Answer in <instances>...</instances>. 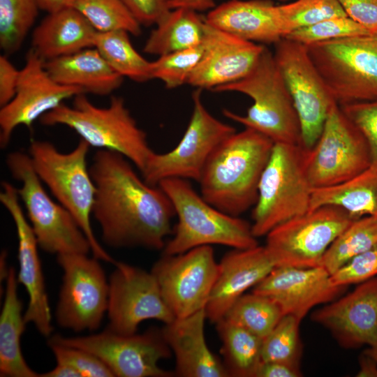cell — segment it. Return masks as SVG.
Returning a JSON list of instances; mask_svg holds the SVG:
<instances>
[{
	"instance_id": "cell-1",
	"label": "cell",
	"mask_w": 377,
	"mask_h": 377,
	"mask_svg": "<svg viewBox=\"0 0 377 377\" xmlns=\"http://www.w3.org/2000/svg\"><path fill=\"white\" fill-rule=\"evenodd\" d=\"M134 166L119 153L96 151L89 166L96 186L92 216L110 247L163 250L174 207L163 190L147 184Z\"/></svg>"
},
{
	"instance_id": "cell-2",
	"label": "cell",
	"mask_w": 377,
	"mask_h": 377,
	"mask_svg": "<svg viewBox=\"0 0 377 377\" xmlns=\"http://www.w3.org/2000/svg\"><path fill=\"white\" fill-rule=\"evenodd\" d=\"M274 145L269 138L249 128L226 138L209 157L198 182L202 198L234 216L253 207Z\"/></svg>"
},
{
	"instance_id": "cell-3",
	"label": "cell",
	"mask_w": 377,
	"mask_h": 377,
	"mask_svg": "<svg viewBox=\"0 0 377 377\" xmlns=\"http://www.w3.org/2000/svg\"><path fill=\"white\" fill-rule=\"evenodd\" d=\"M45 126H66L90 147L110 150L127 158L141 172L154 151L145 132L137 124L123 98L112 96L105 108L96 106L80 94L72 106L61 104L39 119Z\"/></svg>"
},
{
	"instance_id": "cell-4",
	"label": "cell",
	"mask_w": 377,
	"mask_h": 377,
	"mask_svg": "<svg viewBox=\"0 0 377 377\" xmlns=\"http://www.w3.org/2000/svg\"><path fill=\"white\" fill-rule=\"evenodd\" d=\"M170 198L178 222L163 253L177 255L212 244L244 249L258 246L251 224L216 209L193 188L188 179L168 178L158 185Z\"/></svg>"
},
{
	"instance_id": "cell-5",
	"label": "cell",
	"mask_w": 377,
	"mask_h": 377,
	"mask_svg": "<svg viewBox=\"0 0 377 377\" xmlns=\"http://www.w3.org/2000/svg\"><path fill=\"white\" fill-rule=\"evenodd\" d=\"M212 91L239 92L253 100L245 115L224 109L227 118L263 134L274 143L301 145L297 112L274 54L266 47L246 76Z\"/></svg>"
},
{
	"instance_id": "cell-6",
	"label": "cell",
	"mask_w": 377,
	"mask_h": 377,
	"mask_svg": "<svg viewBox=\"0 0 377 377\" xmlns=\"http://www.w3.org/2000/svg\"><path fill=\"white\" fill-rule=\"evenodd\" d=\"M89 148L84 140L80 139L72 151L63 153L50 142L34 140L29 155L40 181L72 214L84 232L93 256L114 264L116 260L98 242L91 225L96 186L87 162Z\"/></svg>"
},
{
	"instance_id": "cell-7",
	"label": "cell",
	"mask_w": 377,
	"mask_h": 377,
	"mask_svg": "<svg viewBox=\"0 0 377 377\" xmlns=\"http://www.w3.org/2000/svg\"><path fill=\"white\" fill-rule=\"evenodd\" d=\"M312 186L303 164L301 145L274 143L261 175L251 224L256 237L310 210Z\"/></svg>"
},
{
	"instance_id": "cell-8",
	"label": "cell",
	"mask_w": 377,
	"mask_h": 377,
	"mask_svg": "<svg viewBox=\"0 0 377 377\" xmlns=\"http://www.w3.org/2000/svg\"><path fill=\"white\" fill-rule=\"evenodd\" d=\"M304 45L339 105L377 101V33Z\"/></svg>"
},
{
	"instance_id": "cell-9",
	"label": "cell",
	"mask_w": 377,
	"mask_h": 377,
	"mask_svg": "<svg viewBox=\"0 0 377 377\" xmlns=\"http://www.w3.org/2000/svg\"><path fill=\"white\" fill-rule=\"evenodd\" d=\"M6 163L14 179L21 182L20 199L39 247L49 253H86L90 243L72 214L47 193L29 154L13 151Z\"/></svg>"
},
{
	"instance_id": "cell-10",
	"label": "cell",
	"mask_w": 377,
	"mask_h": 377,
	"mask_svg": "<svg viewBox=\"0 0 377 377\" xmlns=\"http://www.w3.org/2000/svg\"><path fill=\"white\" fill-rule=\"evenodd\" d=\"M303 164L313 188L341 184L370 167L364 136L338 103L331 107L314 145L303 148Z\"/></svg>"
},
{
	"instance_id": "cell-11",
	"label": "cell",
	"mask_w": 377,
	"mask_h": 377,
	"mask_svg": "<svg viewBox=\"0 0 377 377\" xmlns=\"http://www.w3.org/2000/svg\"><path fill=\"white\" fill-rule=\"evenodd\" d=\"M355 219L337 206H320L274 228L265 235L264 247L274 267H318L330 246Z\"/></svg>"
},
{
	"instance_id": "cell-12",
	"label": "cell",
	"mask_w": 377,
	"mask_h": 377,
	"mask_svg": "<svg viewBox=\"0 0 377 377\" xmlns=\"http://www.w3.org/2000/svg\"><path fill=\"white\" fill-rule=\"evenodd\" d=\"M202 90L197 89L193 93L191 117L177 145L163 154L154 151L149 158L141 172L147 184L158 186L168 178L198 182L214 150L236 132L233 126L216 119L207 110L201 98Z\"/></svg>"
},
{
	"instance_id": "cell-13",
	"label": "cell",
	"mask_w": 377,
	"mask_h": 377,
	"mask_svg": "<svg viewBox=\"0 0 377 377\" xmlns=\"http://www.w3.org/2000/svg\"><path fill=\"white\" fill-rule=\"evenodd\" d=\"M48 341L76 347L98 357L119 377H170L175 373L158 366L169 358L171 350L162 329H148L142 334H121L108 329L88 336L52 335Z\"/></svg>"
},
{
	"instance_id": "cell-14",
	"label": "cell",
	"mask_w": 377,
	"mask_h": 377,
	"mask_svg": "<svg viewBox=\"0 0 377 377\" xmlns=\"http://www.w3.org/2000/svg\"><path fill=\"white\" fill-rule=\"evenodd\" d=\"M63 271L56 309L61 327L74 332L98 329L108 310L109 282L98 259L86 253L57 255Z\"/></svg>"
},
{
	"instance_id": "cell-15",
	"label": "cell",
	"mask_w": 377,
	"mask_h": 377,
	"mask_svg": "<svg viewBox=\"0 0 377 377\" xmlns=\"http://www.w3.org/2000/svg\"><path fill=\"white\" fill-rule=\"evenodd\" d=\"M274 45L276 64L300 119L301 146L307 149L318 139L328 112L337 102L304 45L286 38Z\"/></svg>"
},
{
	"instance_id": "cell-16",
	"label": "cell",
	"mask_w": 377,
	"mask_h": 377,
	"mask_svg": "<svg viewBox=\"0 0 377 377\" xmlns=\"http://www.w3.org/2000/svg\"><path fill=\"white\" fill-rule=\"evenodd\" d=\"M162 296L176 318L205 309L219 273L211 246L177 255L163 254L151 271Z\"/></svg>"
},
{
	"instance_id": "cell-17",
	"label": "cell",
	"mask_w": 377,
	"mask_h": 377,
	"mask_svg": "<svg viewBox=\"0 0 377 377\" xmlns=\"http://www.w3.org/2000/svg\"><path fill=\"white\" fill-rule=\"evenodd\" d=\"M110 276L107 329L121 334L136 333L146 320L165 325L176 318L165 303L151 272L116 261Z\"/></svg>"
},
{
	"instance_id": "cell-18",
	"label": "cell",
	"mask_w": 377,
	"mask_h": 377,
	"mask_svg": "<svg viewBox=\"0 0 377 377\" xmlns=\"http://www.w3.org/2000/svg\"><path fill=\"white\" fill-rule=\"evenodd\" d=\"M80 94H84L80 88L57 82L46 71L45 61L31 48L20 70L15 95L1 107V147L4 148L8 145L18 126L31 128L36 120Z\"/></svg>"
},
{
	"instance_id": "cell-19",
	"label": "cell",
	"mask_w": 377,
	"mask_h": 377,
	"mask_svg": "<svg viewBox=\"0 0 377 377\" xmlns=\"http://www.w3.org/2000/svg\"><path fill=\"white\" fill-rule=\"evenodd\" d=\"M0 202L11 216L18 241V283L26 289L29 302L24 314L27 324H33L44 337L53 330L52 315L39 258L38 244L20 203L17 188L7 182L1 184Z\"/></svg>"
},
{
	"instance_id": "cell-20",
	"label": "cell",
	"mask_w": 377,
	"mask_h": 377,
	"mask_svg": "<svg viewBox=\"0 0 377 377\" xmlns=\"http://www.w3.org/2000/svg\"><path fill=\"white\" fill-rule=\"evenodd\" d=\"M201 46V57L188 84L212 91L246 76L265 47L207 22Z\"/></svg>"
},
{
	"instance_id": "cell-21",
	"label": "cell",
	"mask_w": 377,
	"mask_h": 377,
	"mask_svg": "<svg viewBox=\"0 0 377 377\" xmlns=\"http://www.w3.org/2000/svg\"><path fill=\"white\" fill-rule=\"evenodd\" d=\"M311 318L329 330L343 348L377 343V276L325 304L313 311Z\"/></svg>"
},
{
	"instance_id": "cell-22",
	"label": "cell",
	"mask_w": 377,
	"mask_h": 377,
	"mask_svg": "<svg viewBox=\"0 0 377 377\" xmlns=\"http://www.w3.org/2000/svg\"><path fill=\"white\" fill-rule=\"evenodd\" d=\"M330 276L322 266L275 267L252 292L272 299L284 316L302 320L313 307L336 300L346 289L334 285Z\"/></svg>"
},
{
	"instance_id": "cell-23",
	"label": "cell",
	"mask_w": 377,
	"mask_h": 377,
	"mask_svg": "<svg viewBox=\"0 0 377 377\" xmlns=\"http://www.w3.org/2000/svg\"><path fill=\"white\" fill-rule=\"evenodd\" d=\"M264 246L234 250L219 263V273L209 297L207 318L216 323L224 318L244 293L260 283L274 268Z\"/></svg>"
},
{
	"instance_id": "cell-24",
	"label": "cell",
	"mask_w": 377,
	"mask_h": 377,
	"mask_svg": "<svg viewBox=\"0 0 377 377\" xmlns=\"http://www.w3.org/2000/svg\"><path fill=\"white\" fill-rule=\"evenodd\" d=\"M205 309L175 318L162 328L175 357V372L182 377H226L223 363L209 349L205 337Z\"/></svg>"
},
{
	"instance_id": "cell-25",
	"label": "cell",
	"mask_w": 377,
	"mask_h": 377,
	"mask_svg": "<svg viewBox=\"0 0 377 377\" xmlns=\"http://www.w3.org/2000/svg\"><path fill=\"white\" fill-rule=\"evenodd\" d=\"M205 19L212 27L254 43L275 44L283 38L276 6L270 0H230L213 8Z\"/></svg>"
},
{
	"instance_id": "cell-26",
	"label": "cell",
	"mask_w": 377,
	"mask_h": 377,
	"mask_svg": "<svg viewBox=\"0 0 377 377\" xmlns=\"http://www.w3.org/2000/svg\"><path fill=\"white\" fill-rule=\"evenodd\" d=\"M97 31L73 7L48 13L34 29L31 49L47 61L94 47Z\"/></svg>"
},
{
	"instance_id": "cell-27",
	"label": "cell",
	"mask_w": 377,
	"mask_h": 377,
	"mask_svg": "<svg viewBox=\"0 0 377 377\" xmlns=\"http://www.w3.org/2000/svg\"><path fill=\"white\" fill-rule=\"evenodd\" d=\"M45 68L57 82L80 88L84 94L109 95L124 80L94 47L45 61Z\"/></svg>"
},
{
	"instance_id": "cell-28",
	"label": "cell",
	"mask_w": 377,
	"mask_h": 377,
	"mask_svg": "<svg viewBox=\"0 0 377 377\" xmlns=\"http://www.w3.org/2000/svg\"><path fill=\"white\" fill-rule=\"evenodd\" d=\"M17 285L15 269L10 267L0 316V376L38 377L39 374L30 368L22 353L21 337L27 323Z\"/></svg>"
},
{
	"instance_id": "cell-29",
	"label": "cell",
	"mask_w": 377,
	"mask_h": 377,
	"mask_svg": "<svg viewBox=\"0 0 377 377\" xmlns=\"http://www.w3.org/2000/svg\"><path fill=\"white\" fill-rule=\"evenodd\" d=\"M205 19L187 7L171 9L156 24L143 47L149 54L161 56L201 44Z\"/></svg>"
},
{
	"instance_id": "cell-30",
	"label": "cell",
	"mask_w": 377,
	"mask_h": 377,
	"mask_svg": "<svg viewBox=\"0 0 377 377\" xmlns=\"http://www.w3.org/2000/svg\"><path fill=\"white\" fill-rule=\"evenodd\" d=\"M323 205L337 206L355 219L377 216V171L369 167L341 184L313 188L310 209Z\"/></svg>"
},
{
	"instance_id": "cell-31",
	"label": "cell",
	"mask_w": 377,
	"mask_h": 377,
	"mask_svg": "<svg viewBox=\"0 0 377 377\" xmlns=\"http://www.w3.org/2000/svg\"><path fill=\"white\" fill-rule=\"evenodd\" d=\"M229 376L255 377L263 362V339L225 318L216 323Z\"/></svg>"
},
{
	"instance_id": "cell-32",
	"label": "cell",
	"mask_w": 377,
	"mask_h": 377,
	"mask_svg": "<svg viewBox=\"0 0 377 377\" xmlns=\"http://www.w3.org/2000/svg\"><path fill=\"white\" fill-rule=\"evenodd\" d=\"M129 33L124 30L97 32L94 47L109 66L123 77L137 82L151 80V61L133 46Z\"/></svg>"
},
{
	"instance_id": "cell-33",
	"label": "cell",
	"mask_w": 377,
	"mask_h": 377,
	"mask_svg": "<svg viewBox=\"0 0 377 377\" xmlns=\"http://www.w3.org/2000/svg\"><path fill=\"white\" fill-rule=\"evenodd\" d=\"M377 245V216L353 221L325 252L321 265L332 274L354 257Z\"/></svg>"
},
{
	"instance_id": "cell-34",
	"label": "cell",
	"mask_w": 377,
	"mask_h": 377,
	"mask_svg": "<svg viewBox=\"0 0 377 377\" xmlns=\"http://www.w3.org/2000/svg\"><path fill=\"white\" fill-rule=\"evenodd\" d=\"M283 316L272 299L252 292L242 295L224 318L264 339Z\"/></svg>"
},
{
	"instance_id": "cell-35",
	"label": "cell",
	"mask_w": 377,
	"mask_h": 377,
	"mask_svg": "<svg viewBox=\"0 0 377 377\" xmlns=\"http://www.w3.org/2000/svg\"><path fill=\"white\" fill-rule=\"evenodd\" d=\"M39 9L36 0H0V47L4 54L21 47Z\"/></svg>"
},
{
	"instance_id": "cell-36",
	"label": "cell",
	"mask_w": 377,
	"mask_h": 377,
	"mask_svg": "<svg viewBox=\"0 0 377 377\" xmlns=\"http://www.w3.org/2000/svg\"><path fill=\"white\" fill-rule=\"evenodd\" d=\"M100 33L124 30L138 36L141 24L121 0H76L73 6Z\"/></svg>"
},
{
	"instance_id": "cell-37",
	"label": "cell",
	"mask_w": 377,
	"mask_h": 377,
	"mask_svg": "<svg viewBox=\"0 0 377 377\" xmlns=\"http://www.w3.org/2000/svg\"><path fill=\"white\" fill-rule=\"evenodd\" d=\"M281 35L336 17L347 16L337 0H297L276 6Z\"/></svg>"
},
{
	"instance_id": "cell-38",
	"label": "cell",
	"mask_w": 377,
	"mask_h": 377,
	"mask_svg": "<svg viewBox=\"0 0 377 377\" xmlns=\"http://www.w3.org/2000/svg\"><path fill=\"white\" fill-rule=\"evenodd\" d=\"M301 321L291 315L281 318L263 339V362L279 361L300 366L302 353L299 330Z\"/></svg>"
},
{
	"instance_id": "cell-39",
	"label": "cell",
	"mask_w": 377,
	"mask_h": 377,
	"mask_svg": "<svg viewBox=\"0 0 377 377\" xmlns=\"http://www.w3.org/2000/svg\"><path fill=\"white\" fill-rule=\"evenodd\" d=\"M202 52L198 46L159 56L151 61V78L160 80L168 89L188 84Z\"/></svg>"
},
{
	"instance_id": "cell-40",
	"label": "cell",
	"mask_w": 377,
	"mask_h": 377,
	"mask_svg": "<svg viewBox=\"0 0 377 377\" xmlns=\"http://www.w3.org/2000/svg\"><path fill=\"white\" fill-rule=\"evenodd\" d=\"M369 33L348 16L329 18L313 25L295 30L285 38L308 45Z\"/></svg>"
},
{
	"instance_id": "cell-41",
	"label": "cell",
	"mask_w": 377,
	"mask_h": 377,
	"mask_svg": "<svg viewBox=\"0 0 377 377\" xmlns=\"http://www.w3.org/2000/svg\"><path fill=\"white\" fill-rule=\"evenodd\" d=\"M57 362L71 366L80 375L87 377L114 376L110 368L96 355L86 350L47 341Z\"/></svg>"
},
{
	"instance_id": "cell-42",
	"label": "cell",
	"mask_w": 377,
	"mask_h": 377,
	"mask_svg": "<svg viewBox=\"0 0 377 377\" xmlns=\"http://www.w3.org/2000/svg\"><path fill=\"white\" fill-rule=\"evenodd\" d=\"M364 136L370 151V168L377 171V101L340 105Z\"/></svg>"
},
{
	"instance_id": "cell-43",
	"label": "cell",
	"mask_w": 377,
	"mask_h": 377,
	"mask_svg": "<svg viewBox=\"0 0 377 377\" xmlns=\"http://www.w3.org/2000/svg\"><path fill=\"white\" fill-rule=\"evenodd\" d=\"M377 276V245L354 257L331 274L335 286L358 284Z\"/></svg>"
},
{
	"instance_id": "cell-44",
	"label": "cell",
	"mask_w": 377,
	"mask_h": 377,
	"mask_svg": "<svg viewBox=\"0 0 377 377\" xmlns=\"http://www.w3.org/2000/svg\"><path fill=\"white\" fill-rule=\"evenodd\" d=\"M141 25L156 24L170 10L171 0H121Z\"/></svg>"
},
{
	"instance_id": "cell-45",
	"label": "cell",
	"mask_w": 377,
	"mask_h": 377,
	"mask_svg": "<svg viewBox=\"0 0 377 377\" xmlns=\"http://www.w3.org/2000/svg\"><path fill=\"white\" fill-rule=\"evenodd\" d=\"M348 17L371 34L377 33V0H337Z\"/></svg>"
},
{
	"instance_id": "cell-46",
	"label": "cell",
	"mask_w": 377,
	"mask_h": 377,
	"mask_svg": "<svg viewBox=\"0 0 377 377\" xmlns=\"http://www.w3.org/2000/svg\"><path fill=\"white\" fill-rule=\"evenodd\" d=\"M20 70L8 59L6 54L0 56V106L8 103L16 93Z\"/></svg>"
},
{
	"instance_id": "cell-47",
	"label": "cell",
	"mask_w": 377,
	"mask_h": 377,
	"mask_svg": "<svg viewBox=\"0 0 377 377\" xmlns=\"http://www.w3.org/2000/svg\"><path fill=\"white\" fill-rule=\"evenodd\" d=\"M300 367L283 362H262L255 377H299Z\"/></svg>"
},
{
	"instance_id": "cell-48",
	"label": "cell",
	"mask_w": 377,
	"mask_h": 377,
	"mask_svg": "<svg viewBox=\"0 0 377 377\" xmlns=\"http://www.w3.org/2000/svg\"><path fill=\"white\" fill-rule=\"evenodd\" d=\"M358 377H377V362L364 351L359 357Z\"/></svg>"
},
{
	"instance_id": "cell-49",
	"label": "cell",
	"mask_w": 377,
	"mask_h": 377,
	"mask_svg": "<svg viewBox=\"0 0 377 377\" xmlns=\"http://www.w3.org/2000/svg\"><path fill=\"white\" fill-rule=\"evenodd\" d=\"M170 8L187 7L197 11L205 10L214 8V0H171Z\"/></svg>"
},
{
	"instance_id": "cell-50",
	"label": "cell",
	"mask_w": 377,
	"mask_h": 377,
	"mask_svg": "<svg viewBox=\"0 0 377 377\" xmlns=\"http://www.w3.org/2000/svg\"><path fill=\"white\" fill-rule=\"evenodd\" d=\"M41 377H80V374L71 366L57 362V365L52 370L40 374Z\"/></svg>"
},
{
	"instance_id": "cell-51",
	"label": "cell",
	"mask_w": 377,
	"mask_h": 377,
	"mask_svg": "<svg viewBox=\"0 0 377 377\" xmlns=\"http://www.w3.org/2000/svg\"><path fill=\"white\" fill-rule=\"evenodd\" d=\"M40 9L48 13L72 7L76 0H36Z\"/></svg>"
},
{
	"instance_id": "cell-52",
	"label": "cell",
	"mask_w": 377,
	"mask_h": 377,
	"mask_svg": "<svg viewBox=\"0 0 377 377\" xmlns=\"http://www.w3.org/2000/svg\"><path fill=\"white\" fill-rule=\"evenodd\" d=\"M6 257H7V252L6 251H3L0 256L1 281H2V280L6 281L7 276L8 274L9 269H10L7 267V265H6Z\"/></svg>"
},
{
	"instance_id": "cell-53",
	"label": "cell",
	"mask_w": 377,
	"mask_h": 377,
	"mask_svg": "<svg viewBox=\"0 0 377 377\" xmlns=\"http://www.w3.org/2000/svg\"><path fill=\"white\" fill-rule=\"evenodd\" d=\"M364 352L377 362V343L368 346V348L365 349Z\"/></svg>"
}]
</instances>
